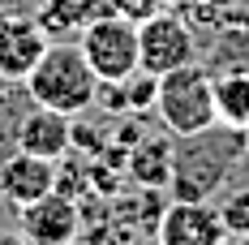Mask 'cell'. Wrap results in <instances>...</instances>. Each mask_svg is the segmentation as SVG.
<instances>
[{"instance_id":"6da1fadb","label":"cell","mask_w":249,"mask_h":245,"mask_svg":"<svg viewBox=\"0 0 249 245\" xmlns=\"http://www.w3.org/2000/svg\"><path fill=\"white\" fill-rule=\"evenodd\" d=\"M241 155H249V138L245 129H228V125H211L189 138H172L168 194L176 202H211L219 189H228Z\"/></svg>"},{"instance_id":"7a4b0ae2","label":"cell","mask_w":249,"mask_h":245,"mask_svg":"<svg viewBox=\"0 0 249 245\" xmlns=\"http://www.w3.org/2000/svg\"><path fill=\"white\" fill-rule=\"evenodd\" d=\"M26 95L39 108H52V112H65V116H82L86 108H95V95H99V74L90 69V60L82 56L77 43L69 39H52L48 52L39 56V65L26 74Z\"/></svg>"},{"instance_id":"3957f363","label":"cell","mask_w":249,"mask_h":245,"mask_svg":"<svg viewBox=\"0 0 249 245\" xmlns=\"http://www.w3.org/2000/svg\"><path fill=\"white\" fill-rule=\"evenodd\" d=\"M155 108H159V121H163V129L172 138L202 133V129L219 125V112H215V77L202 69V60L180 65V69L159 77Z\"/></svg>"},{"instance_id":"277c9868","label":"cell","mask_w":249,"mask_h":245,"mask_svg":"<svg viewBox=\"0 0 249 245\" xmlns=\"http://www.w3.org/2000/svg\"><path fill=\"white\" fill-rule=\"evenodd\" d=\"M77 48L99 74V82H124L133 69H142L138 65V26L116 13H99L95 22H86L77 30Z\"/></svg>"},{"instance_id":"5b68a950","label":"cell","mask_w":249,"mask_h":245,"mask_svg":"<svg viewBox=\"0 0 249 245\" xmlns=\"http://www.w3.org/2000/svg\"><path fill=\"white\" fill-rule=\"evenodd\" d=\"M198 56H202V48H198L194 26L172 9H159L155 18H146L138 26V65L146 74L163 77L172 69H180V65H194Z\"/></svg>"},{"instance_id":"8992f818","label":"cell","mask_w":249,"mask_h":245,"mask_svg":"<svg viewBox=\"0 0 249 245\" xmlns=\"http://www.w3.org/2000/svg\"><path fill=\"white\" fill-rule=\"evenodd\" d=\"M18 232L26 245H73V237L82 232V211L69 194L52 189L18 211Z\"/></svg>"},{"instance_id":"52a82bcc","label":"cell","mask_w":249,"mask_h":245,"mask_svg":"<svg viewBox=\"0 0 249 245\" xmlns=\"http://www.w3.org/2000/svg\"><path fill=\"white\" fill-rule=\"evenodd\" d=\"M159 245H224L228 241V224L219 215V207L211 202H176L159 211Z\"/></svg>"},{"instance_id":"ba28073f","label":"cell","mask_w":249,"mask_h":245,"mask_svg":"<svg viewBox=\"0 0 249 245\" xmlns=\"http://www.w3.org/2000/svg\"><path fill=\"white\" fill-rule=\"evenodd\" d=\"M48 30L39 18L26 13H0V82H26V74L39 65V56L48 52Z\"/></svg>"},{"instance_id":"9c48e42d","label":"cell","mask_w":249,"mask_h":245,"mask_svg":"<svg viewBox=\"0 0 249 245\" xmlns=\"http://www.w3.org/2000/svg\"><path fill=\"white\" fill-rule=\"evenodd\" d=\"M52 189H56V164H52V159H39V155H30V151H13V155L0 159V198H4L13 211L39 202V198L52 194Z\"/></svg>"},{"instance_id":"30bf717a","label":"cell","mask_w":249,"mask_h":245,"mask_svg":"<svg viewBox=\"0 0 249 245\" xmlns=\"http://www.w3.org/2000/svg\"><path fill=\"white\" fill-rule=\"evenodd\" d=\"M18 151H30V155H39V159L60 164V159L73 151V116L30 103L22 125H18Z\"/></svg>"},{"instance_id":"8fae6325","label":"cell","mask_w":249,"mask_h":245,"mask_svg":"<svg viewBox=\"0 0 249 245\" xmlns=\"http://www.w3.org/2000/svg\"><path fill=\"white\" fill-rule=\"evenodd\" d=\"M124 159H129L124 164L129 176L142 189H168V181H172V133L168 138H138Z\"/></svg>"},{"instance_id":"7c38bea8","label":"cell","mask_w":249,"mask_h":245,"mask_svg":"<svg viewBox=\"0 0 249 245\" xmlns=\"http://www.w3.org/2000/svg\"><path fill=\"white\" fill-rule=\"evenodd\" d=\"M202 69L211 77H224V74H249V18L224 26L211 48L202 52Z\"/></svg>"},{"instance_id":"4fadbf2b","label":"cell","mask_w":249,"mask_h":245,"mask_svg":"<svg viewBox=\"0 0 249 245\" xmlns=\"http://www.w3.org/2000/svg\"><path fill=\"white\" fill-rule=\"evenodd\" d=\"M99 13H107V0H43V9L35 13L39 26L48 30V39H69L86 22H95Z\"/></svg>"},{"instance_id":"5bb4252c","label":"cell","mask_w":249,"mask_h":245,"mask_svg":"<svg viewBox=\"0 0 249 245\" xmlns=\"http://www.w3.org/2000/svg\"><path fill=\"white\" fill-rule=\"evenodd\" d=\"M215 112L228 129H249V74L215 77Z\"/></svg>"},{"instance_id":"9a60e30c","label":"cell","mask_w":249,"mask_h":245,"mask_svg":"<svg viewBox=\"0 0 249 245\" xmlns=\"http://www.w3.org/2000/svg\"><path fill=\"white\" fill-rule=\"evenodd\" d=\"M121 86H124V103H129V112H146V108H155V95H159V77H155V74L133 69Z\"/></svg>"},{"instance_id":"2e32d148","label":"cell","mask_w":249,"mask_h":245,"mask_svg":"<svg viewBox=\"0 0 249 245\" xmlns=\"http://www.w3.org/2000/svg\"><path fill=\"white\" fill-rule=\"evenodd\" d=\"M219 215H224L228 232H249V189H232L219 207Z\"/></svg>"},{"instance_id":"e0dca14e","label":"cell","mask_w":249,"mask_h":245,"mask_svg":"<svg viewBox=\"0 0 249 245\" xmlns=\"http://www.w3.org/2000/svg\"><path fill=\"white\" fill-rule=\"evenodd\" d=\"M159 9H163L159 0H107V13H116V18H124V22H133V26L155 18Z\"/></svg>"},{"instance_id":"ac0fdd59","label":"cell","mask_w":249,"mask_h":245,"mask_svg":"<svg viewBox=\"0 0 249 245\" xmlns=\"http://www.w3.org/2000/svg\"><path fill=\"white\" fill-rule=\"evenodd\" d=\"M0 245H26L22 232H0Z\"/></svg>"},{"instance_id":"d6986e66","label":"cell","mask_w":249,"mask_h":245,"mask_svg":"<svg viewBox=\"0 0 249 245\" xmlns=\"http://www.w3.org/2000/svg\"><path fill=\"white\" fill-rule=\"evenodd\" d=\"M159 4H163V9H176V4H185V0H159Z\"/></svg>"},{"instance_id":"ffe728a7","label":"cell","mask_w":249,"mask_h":245,"mask_svg":"<svg viewBox=\"0 0 249 245\" xmlns=\"http://www.w3.org/2000/svg\"><path fill=\"white\" fill-rule=\"evenodd\" d=\"M245 138H249V129H245Z\"/></svg>"},{"instance_id":"44dd1931","label":"cell","mask_w":249,"mask_h":245,"mask_svg":"<svg viewBox=\"0 0 249 245\" xmlns=\"http://www.w3.org/2000/svg\"><path fill=\"white\" fill-rule=\"evenodd\" d=\"M245 4H249V0H245ZM245 18H249V13H245Z\"/></svg>"}]
</instances>
